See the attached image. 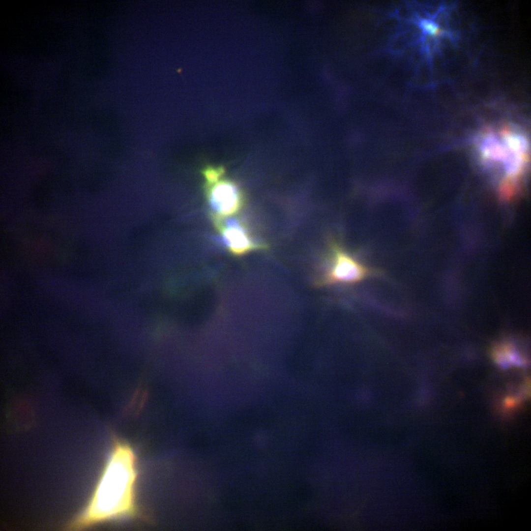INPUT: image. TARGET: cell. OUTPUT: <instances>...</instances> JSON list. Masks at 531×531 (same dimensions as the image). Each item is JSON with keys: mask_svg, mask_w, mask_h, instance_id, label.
Here are the masks:
<instances>
[{"mask_svg": "<svg viewBox=\"0 0 531 531\" xmlns=\"http://www.w3.org/2000/svg\"><path fill=\"white\" fill-rule=\"evenodd\" d=\"M136 457L127 443L117 442L92 497L78 520L80 527L133 516L136 513Z\"/></svg>", "mask_w": 531, "mask_h": 531, "instance_id": "1", "label": "cell"}, {"mask_svg": "<svg viewBox=\"0 0 531 531\" xmlns=\"http://www.w3.org/2000/svg\"><path fill=\"white\" fill-rule=\"evenodd\" d=\"M506 148L502 162L506 177L502 186V191L509 195L513 190L515 182L521 176L529 159V145L528 140L522 134L505 127L500 132Z\"/></svg>", "mask_w": 531, "mask_h": 531, "instance_id": "2", "label": "cell"}, {"mask_svg": "<svg viewBox=\"0 0 531 531\" xmlns=\"http://www.w3.org/2000/svg\"><path fill=\"white\" fill-rule=\"evenodd\" d=\"M331 264L317 282L319 286L338 283L355 284L366 279L371 273L370 268L353 258L334 241L329 244Z\"/></svg>", "mask_w": 531, "mask_h": 531, "instance_id": "3", "label": "cell"}, {"mask_svg": "<svg viewBox=\"0 0 531 531\" xmlns=\"http://www.w3.org/2000/svg\"><path fill=\"white\" fill-rule=\"evenodd\" d=\"M208 200L212 210L220 216H229L239 207V192L236 187L229 182L216 183L209 193Z\"/></svg>", "mask_w": 531, "mask_h": 531, "instance_id": "4", "label": "cell"}, {"mask_svg": "<svg viewBox=\"0 0 531 531\" xmlns=\"http://www.w3.org/2000/svg\"><path fill=\"white\" fill-rule=\"evenodd\" d=\"M224 226L221 239L233 253L241 254L252 250L265 248L263 244L254 242L235 219H228Z\"/></svg>", "mask_w": 531, "mask_h": 531, "instance_id": "5", "label": "cell"}, {"mask_svg": "<svg viewBox=\"0 0 531 531\" xmlns=\"http://www.w3.org/2000/svg\"><path fill=\"white\" fill-rule=\"evenodd\" d=\"M495 361L501 367L506 368L511 365L525 366V360L509 345H502L493 352Z\"/></svg>", "mask_w": 531, "mask_h": 531, "instance_id": "6", "label": "cell"}, {"mask_svg": "<svg viewBox=\"0 0 531 531\" xmlns=\"http://www.w3.org/2000/svg\"><path fill=\"white\" fill-rule=\"evenodd\" d=\"M419 25L423 33L430 36H438L442 32L439 26L431 20L423 19Z\"/></svg>", "mask_w": 531, "mask_h": 531, "instance_id": "7", "label": "cell"}, {"mask_svg": "<svg viewBox=\"0 0 531 531\" xmlns=\"http://www.w3.org/2000/svg\"><path fill=\"white\" fill-rule=\"evenodd\" d=\"M222 172L221 169L209 168L205 171L204 175L208 182L213 183L217 181Z\"/></svg>", "mask_w": 531, "mask_h": 531, "instance_id": "8", "label": "cell"}, {"mask_svg": "<svg viewBox=\"0 0 531 531\" xmlns=\"http://www.w3.org/2000/svg\"><path fill=\"white\" fill-rule=\"evenodd\" d=\"M518 402V400L517 398L509 397L505 399L504 406L508 408H512L515 406L517 404Z\"/></svg>", "mask_w": 531, "mask_h": 531, "instance_id": "9", "label": "cell"}]
</instances>
